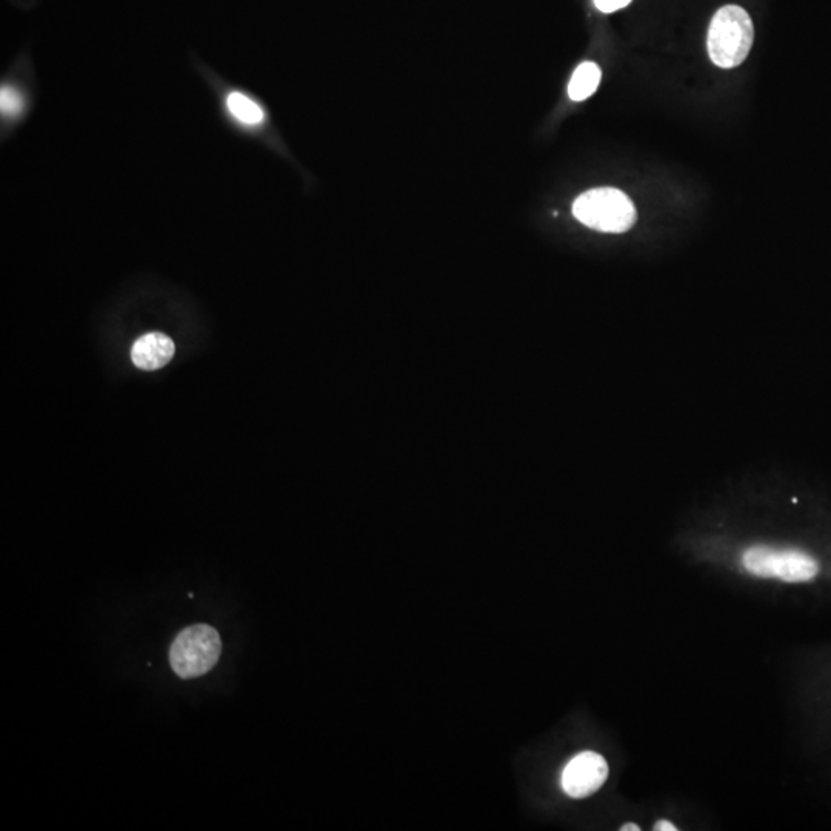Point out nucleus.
<instances>
[{"mask_svg": "<svg viewBox=\"0 0 831 831\" xmlns=\"http://www.w3.org/2000/svg\"><path fill=\"white\" fill-rule=\"evenodd\" d=\"M222 653L221 636L210 625L185 628L170 648V665L179 678H201L213 670Z\"/></svg>", "mask_w": 831, "mask_h": 831, "instance_id": "7ed1b4c3", "label": "nucleus"}, {"mask_svg": "<svg viewBox=\"0 0 831 831\" xmlns=\"http://www.w3.org/2000/svg\"><path fill=\"white\" fill-rule=\"evenodd\" d=\"M601 68L595 62H584L576 68L568 84V96L573 101L581 102L588 99L591 94L598 90L601 84Z\"/></svg>", "mask_w": 831, "mask_h": 831, "instance_id": "6e6552de", "label": "nucleus"}, {"mask_svg": "<svg viewBox=\"0 0 831 831\" xmlns=\"http://www.w3.org/2000/svg\"><path fill=\"white\" fill-rule=\"evenodd\" d=\"M174 354V342L167 334L148 333L137 339L131 350L134 365L141 370H159L171 361Z\"/></svg>", "mask_w": 831, "mask_h": 831, "instance_id": "423d86ee", "label": "nucleus"}, {"mask_svg": "<svg viewBox=\"0 0 831 831\" xmlns=\"http://www.w3.org/2000/svg\"><path fill=\"white\" fill-rule=\"evenodd\" d=\"M753 41L755 28L750 14L738 5H725L711 19L708 56L718 67H739L747 59Z\"/></svg>", "mask_w": 831, "mask_h": 831, "instance_id": "f257e3e1", "label": "nucleus"}, {"mask_svg": "<svg viewBox=\"0 0 831 831\" xmlns=\"http://www.w3.org/2000/svg\"><path fill=\"white\" fill-rule=\"evenodd\" d=\"M653 830H656V831H678V827H676V825H673V824H671V822H668V821H659V822H656V825H655V827H653Z\"/></svg>", "mask_w": 831, "mask_h": 831, "instance_id": "9b49d317", "label": "nucleus"}, {"mask_svg": "<svg viewBox=\"0 0 831 831\" xmlns=\"http://www.w3.org/2000/svg\"><path fill=\"white\" fill-rule=\"evenodd\" d=\"M25 107V99L21 91L13 87L2 88L0 93V108L2 114L7 117H17Z\"/></svg>", "mask_w": 831, "mask_h": 831, "instance_id": "1a4fd4ad", "label": "nucleus"}, {"mask_svg": "<svg viewBox=\"0 0 831 831\" xmlns=\"http://www.w3.org/2000/svg\"><path fill=\"white\" fill-rule=\"evenodd\" d=\"M742 564L751 575L759 578H775L784 582H808L819 573L815 558L801 550L756 545L742 556Z\"/></svg>", "mask_w": 831, "mask_h": 831, "instance_id": "20e7f679", "label": "nucleus"}, {"mask_svg": "<svg viewBox=\"0 0 831 831\" xmlns=\"http://www.w3.org/2000/svg\"><path fill=\"white\" fill-rule=\"evenodd\" d=\"M608 778V764L595 751H582L571 759L562 771V790L570 798L582 799L593 795Z\"/></svg>", "mask_w": 831, "mask_h": 831, "instance_id": "39448f33", "label": "nucleus"}, {"mask_svg": "<svg viewBox=\"0 0 831 831\" xmlns=\"http://www.w3.org/2000/svg\"><path fill=\"white\" fill-rule=\"evenodd\" d=\"M631 0H595L596 8L602 13H615L630 5Z\"/></svg>", "mask_w": 831, "mask_h": 831, "instance_id": "9d476101", "label": "nucleus"}, {"mask_svg": "<svg viewBox=\"0 0 831 831\" xmlns=\"http://www.w3.org/2000/svg\"><path fill=\"white\" fill-rule=\"evenodd\" d=\"M573 214L581 224L602 233H625L638 219L630 197L616 188L585 191L573 204Z\"/></svg>", "mask_w": 831, "mask_h": 831, "instance_id": "f03ea898", "label": "nucleus"}, {"mask_svg": "<svg viewBox=\"0 0 831 831\" xmlns=\"http://www.w3.org/2000/svg\"><path fill=\"white\" fill-rule=\"evenodd\" d=\"M639 830H641V827H639V825H636V824H625V825H622V827H621V831H639Z\"/></svg>", "mask_w": 831, "mask_h": 831, "instance_id": "f8f14e48", "label": "nucleus"}, {"mask_svg": "<svg viewBox=\"0 0 831 831\" xmlns=\"http://www.w3.org/2000/svg\"><path fill=\"white\" fill-rule=\"evenodd\" d=\"M225 105H227V111L231 119H234L239 125L257 127V125L264 122L265 113L261 105L242 91H231L227 96Z\"/></svg>", "mask_w": 831, "mask_h": 831, "instance_id": "0eeeda50", "label": "nucleus"}]
</instances>
